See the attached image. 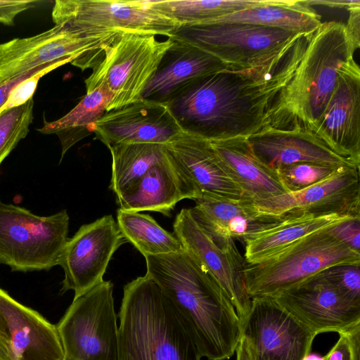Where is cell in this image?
<instances>
[{
    "label": "cell",
    "instance_id": "1",
    "mask_svg": "<svg viewBox=\"0 0 360 360\" xmlns=\"http://www.w3.org/2000/svg\"><path fill=\"white\" fill-rule=\"evenodd\" d=\"M307 42L250 69L228 68L200 77L166 105L182 131L209 141L249 137L268 125L274 100L291 79Z\"/></svg>",
    "mask_w": 360,
    "mask_h": 360
},
{
    "label": "cell",
    "instance_id": "2",
    "mask_svg": "<svg viewBox=\"0 0 360 360\" xmlns=\"http://www.w3.org/2000/svg\"><path fill=\"white\" fill-rule=\"evenodd\" d=\"M144 257L146 274L170 300L202 357H231L241 335L240 320L218 283L184 250Z\"/></svg>",
    "mask_w": 360,
    "mask_h": 360
},
{
    "label": "cell",
    "instance_id": "3",
    "mask_svg": "<svg viewBox=\"0 0 360 360\" xmlns=\"http://www.w3.org/2000/svg\"><path fill=\"white\" fill-rule=\"evenodd\" d=\"M118 318V360L202 358L179 313L147 274L124 286Z\"/></svg>",
    "mask_w": 360,
    "mask_h": 360
},
{
    "label": "cell",
    "instance_id": "4",
    "mask_svg": "<svg viewBox=\"0 0 360 360\" xmlns=\"http://www.w3.org/2000/svg\"><path fill=\"white\" fill-rule=\"evenodd\" d=\"M356 51L344 23L322 22L310 37L289 82L268 113V125L278 129L297 127L314 131L334 89L338 71Z\"/></svg>",
    "mask_w": 360,
    "mask_h": 360
},
{
    "label": "cell",
    "instance_id": "5",
    "mask_svg": "<svg viewBox=\"0 0 360 360\" xmlns=\"http://www.w3.org/2000/svg\"><path fill=\"white\" fill-rule=\"evenodd\" d=\"M328 228L301 238L264 261L245 262L244 280L250 297L274 298L330 266L360 264V253L329 234Z\"/></svg>",
    "mask_w": 360,
    "mask_h": 360
},
{
    "label": "cell",
    "instance_id": "6",
    "mask_svg": "<svg viewBox=\"0 0 360 360\" xmlns=\"http://www.w3.org/2000/svg\"><path fill=\"white\" fill-rule=\"evenodd\" d=\"M65 210L49 216L0 200V264L13 271L49 270L58 265L68 240Z\"/></svg>",
    "mask_w": 360,
    "mask_h": 360
},
{
    "label": "cell",
    "instance_id": "7",
    "mask_svg": "<svg viewBox=\"0 0 360 360\" xmlns=\"http://www.w3.org/2000/svg\"><path fill=\"white\" fill-rule=\"evenodd\" d=\"M173 40L155 35L120 32L103 49V56L85 79L86 93L104 84L112 94L106 112L141 99Z\"/></svg>",
    "mask_w": 360,
    "mask_h": 360
},
{
    "label": "cell",
    "instance_id": "8",
    "mask_svg": "<svg viewBox=\"0 0 360 360\" xmlns=\"http://www.w3.org/2000/svg\"><path fill=\"white\" fill-rule=\"evenodd\" d=\"M304 35L280 28L226 22L181 26L170 38L195 46L231 68L250 69L285 55Z\"/></svg>",
    "mask_w": 360,
    "mask_h": 360
},
{
    "label": "cell",
    "instance_id": "9",
    "mask_svg": "<svg viewBox=\"0 0 360 360\" xmlns=\"http://www.w3.org/2000/svg\"><path fill=\"white\" fill-rule=\"evenodd\" d=\"M52 20L84 36L124 32L169 38L181 27L155 9L150 0H56Z\"/></svg>",
    "mask_w": 360,
    "mask_h": 360
},
{
    "label": "cell",
    "instance_id": "10",
    "mask_svg": "<svg viewBox=\"0 0 360 360\" xmlns=\"http://www.w3.org/2000/svg\"><path fill=\"white\" fill-rule=\"evenodd\" d=\"M56 328L65 360H118L112 282L103 281L74 298Z\"/></svg>",
    "mask_w": 360,
    "mask_h": 360
},
{
    "label": "cell",
    "instance_id": "11",
    "mask_svg": "<svg viewBox=\"0 0 360 360\" xmlns=\"http://www.w3.org/2000/svg\"><path fill=\"white\" fill-rule=\"evenodd\" d=\"M119 33L84 36L55 25L37 35L1 44L0 84L50 63H70L82 71L94 68L101 60L104 48Z\"/></svg>",
    "mask_w": 360,
    "mask_h": 360
},
{
    "label": "cell",
    "instance_id": "12",
    "mask_svg": "<svg viewBox=\"0 0 360 360\" xmlns=\"http://www.w3.org/2000/svg\"><path fill=\"white\" fill-rule=\"evenodd\" d=\"M174 234L184 250L218 283L234 307L242 321L247 316L252 298L244 280L245 260L234 239L219 245L212 241L195 224L188 209L176 214Z\"/></svg>",
    "mask_w": 360,
    "mask_h": 360
},
{
    "label": "cell",
    "instance_id": "13",
    "mask_svg": "<svg viewBox=\"0 0 360 360\" xmlns=\"http://www.w3.org/2000/svg\"><path fill=\"white\" fill-rule=\"evenodd\" d=\"M127 242L112 215L82 225L68 238L58 263L64 271L60 295L72 290L76 298L103 282L112 256Z\"/></svg>",
    "mask_w": 360,
    "mask_h": 360
},
{
    "label": "cell",
    "instance_id": "14",
    "mask_svg": "<svg viewBox=\"0 0 360 360\" xmlns=\"http://www.w3.org/2000/svg\"><path fill=\"white\" fill-rule=\"evenodd\" d=\"M254 360H302L316 336L274 298H252L241 323Z\"/></svg>",
    "mask_w": 360,
    "mask_h": 360
},
{
    "label": "cell",
    "instance_id": "15",
    "mask_svg": "<svg viewBox=\"0 0 360 360\" xmlns=\"http://www.w3.org/2000/svg\"><path fill=\"white\" fill-rule=\"evenodd\" d=\"M248 201L259 212L271 215L360 216L359 168H340L326 179L303 190Z\"/></svg>",
    "mask_w": 360,
    "mask_h": 360
},
{
    "label": "cell",
    "instance_id": "16",
    "mask_svg": "<svg viewBox=\"0 0 360 360\" xmlns=\"http://www.w3.org/2000/svg\"><path fill=\"white\" fill-rule=\"evenodd\" d=\"M313 132L334 152L360 166V68L354 58L338 70L333 93Z\"/></svg>",
    "mask_w": 360,
    "mask_h": 360
},
{
    "label": "cell",
    "instance_id": "17",
    "mask_svg": "<svg viewBox=\"0 0 360 360\" xmlns=\"http://www.w3.org/2000/svg\"><path fill=\"white\" fill-rule=\"evenodd\" d=\"M274 299L316 335L360 323V307L344 297L321 272Z\"/></svg>",
    "mask_w": 360,
    "mask_h": 360
},
{
    "label": "cell",
    "instance_id": "18",
    "mask_svg": "<svg viewBox=\"0 0 360 360\" xmlns=\"http://www.w3.org/2000/svg\"><path fill=\"white\" fill-rule=\"evenodd\" d=\"M89 131L108 148L119 143L166 145L183 132L167 105L142 98L105 112Z\"/></svg>",
    "mask_w": 360,
    "mask_h": 360
},
{
    "label": "cell",
    "instance_id": "19",
    "mask_svg": "<svg viewBox=\"0 0 360 360\" xmlns=\"http://www.w3.org/2000/svg\"><path fill=\"white\" fill-rule=\"evenodd\" d=\"M252 151L269 167L309 162L336 169L357 167L350 160L330 149L315 134L301 127L278 129L266 126L248 137Z\"/></svg>",
    "mask_w": 360,
    "mask_h": 360
},
{
    "label": "cell",
    "instance_id": "20",
    "mask_svg": "<svg viewBox=\"0 0 360 360\" xmlns=\"http://www.w3.org/2000/svg\"><path fill=\"white\" fill-rule=\"evenodd\" d=\"M0 319L12 360H65L56 326L1 288Z\"/></svg>",
    "mask_w": 360,
    "mask_h": 360
},
{
    "label": "cell",
    "instance_id": "21",
    "mask_svg": "<svg viewBox=\"0 0 360 360\" xmlns=\"http://www.w3.org/2000/svg\"><path fill=\"white\" fill-rule=\"evenodd\" d=\"M188 209L199 228L215 243L229 239L244 241L251 236L273 228L289 217L271 215L257 211L248 200H232L210 194L193 200Z\"/></svg>",
    "mask_w": 360,
    "mask_h": 360
},
{
    "label": "cell",
    "instance_id": "22",
    "mask_svg": "<svg viewBox=\"0 0 360 360\" xmlns=\"http://www.w3.org/2000/svg\"><path fill=\"white\" fill-rule=\"evenodd\" d=\"M165 147L199 197L210 194L232 200L242 199L241 189L223 168L209 140L183 131Z\"/></svg>",
    "mask_w": 360,
    "mask_h": 360
},
{
    "label": "cell",
    "instance_id": "23",
    "mask_svg": "<svg viewBox=\"0 0 360 360\" xmlns=\"http://www.w3.org/2000/svg\"><path fill=\"white\" fill-rule=\"evenodd\" d=\"M172 40V44L147 84L142 99L166 105L192 81L219 70L233 68L195 46Z\"/></svg>",
    "mask_w": 360,
    "mask_h": 360
},
{
    "label": "cell",
    "instance_id": "24",
    "mask_svg": "<svg viewBox=\"0 0 360 360\" xmlns=\"http://www.w3.org/2000/svg\"><path fill=\"white\" fill-rule=\"evenodd\" d=\"M210 141L223 168L241 189L243 200H265L288 193L277 172L255 155L247 137Z\"/></svg>",
    "mask_w": 360,
    "mask_h": 360
},
{
    "label": "cell",
    "instance_id": "25",
    "mask_svg": "<svg viewBox=\"0 0 360 360\" xmlns=\"http://www.w3.org/2000/svg\"><path fill=\"white\" fill-rule=\"evenodd\" d=\"M198 197L168 153L166 160L151 167L117 202L124 210L156 212L169 217L178 202Z\"/></svg>",
    "mask_w": 360,
    "mask_h": 360
},
{
    "label": "cell",
    "instance_id": "26",
    "mask_svg": "<svg viewBox=\"0 0 360 360\" xmlns=\"http://www.w3.org/2000/svg\"><path fill=\"white\" fill-rule=\"evenodd\" d=\"M244 23L313 34L322 24L321 15L304 0H269L264 4L217 18L207 25Z\"/></svg>",
    "mask_w": 360,
    "mask_h": 360
},
{
    "label": "cell",
    "instance_id": "27",
    "mask_svg": "<svg viewBox=\"0 0 360 360\" xmlns=\"http://www.w3.org/2000/svg\"><path fill=\"white\" fill-rule=\"evenodd\" d=\"M350 217H353L331 214L289 217L273 228L246 238L244 240L245 260L249 264L264 261L301 238Z\"/></svg>",
    "mask_w": 360,
    "mask_h": 360
},
{
    "label": "cell",
    "instance_id": "28",
    "mask_svg": "<svg viewBox=\"0 0 360 360\" xmlns=\"http://www.w3.org/2000/svg\"><path fill=\"white\" fill-rule=\"evenodd\" d=\"M108 149L112 155L110 188L117 199L135 186L151 167L168 158L165 145L159 143H119Z\"/></svg>",
    "mask_w": 360,
    "mask_h": 360
},
{
    "label": "cell",
    "instance_id": "29",
    "mask_svg": "<svg viewBox=\"0 0 360 360\" xmlns=\"http://www.w3.org/2000/svg\"><path fill=\"white\" fill-rule=\"evenodd\" d=\"M112 94L103 83L97 85L91 91L86 93L79 103L61 118L46 122L39 129L42 134H58L60 137L71 131L63 141L60 161L68 150L84 137L82 131L89 128L105 112L112 101Z\"/></svg>",
    "mask_w": 360,
    "mask_h": 360
},
{
    "label": "cell",
    "instance_id": "30",
    "mask_svg": "<svg viewBox=\"0 0 360 360\" xmlns=\"http://www.w3.org/2000/svg\"><path fill=\"white\" fill-rule=\"evenodd\" d=\"M117 224L127 242L131 243L143 257L183 250L176 236L162 228L148 214L119 208Z\"/></svg>",
    "mask_w": 360,
    "mask_h": 360
},
{
    "label": "cell",
    "instance_id": "31",
    "mask_svg": "<svg viewBox=\"0 0 360 360\" xmlns=\"http://www.w3.org/2000/svg\"><path fill=\"white\" fill-rule=\"evenodd\" d=\"M269 0H150L152 6L181 26L207 25L221 16L262 5Z\"/></svg>",
    "mask_w": 360,
    "mask_h": 360
},
{
    "label": "cell",
    "instance_id": "32",
    "mask_svg": "<svg viewBox=\"0 0 360 360\" xmlns=\"http://www.w3.org/2000/svg\"><path fill=\"white\" fill-rule=\"evenodd\" d=\"M33 97L0 113V165L29 132L33 120Z\"/></svg>",
    "mask_w": 360,
    "mask_h": 360
},
{
    "label": "cell",
    "instance_id": "33",
    "mask_svg": "<svg viewBox=\"0 0 360 360\" xmlns=\"http://www.w3.org/2000/svg\"><path fill=\"white\" fill-rule=\"evenodd\" d=\"M338 169L314 163L299 162L281 167L276 172L282 184L290 193L313 186L329 177Z\"/></svg>",
    "mask_w": 360,
    "mask_h": 360
},
{
    "label": "cell",
    "instance_id": "34",
    "mask_svg": "<svg viewBox=\"0 0 360 360\" xmlns=\"http://www.w3.org/2000/svg\"><path fill=\"white\" fill-rule=\"evenodd\" d=\"M321 274L344 297L360 307V264L335 265Z\"/></svg>",
    "mask_w": 360,
    "mask_h": 360
},
{
    "label": "cell",
    "instance_id": "35",
    "mask_svg": "<svg viewBox=\"0 0 360 360\" xmlns=\"http://www.w3.org/2000/svg\"><path fill=\"white\" fill-rule=\"evenodd\" d=\"M339 335L335 345L324 356L325 360H360V323Z\"/></svg>",
    "mask_w": 360,
    "mask_h": 360
},
{
    "label": "cell",
    "instance_id": "36",
    "mask_svg": "<svg viewBox=\"0 0 360 360\" xmlns=\"http://www.w3.org/2000/svg\"><path fill=\"white\" fill-rule=\"evenodd\" d=\"M327 231L349 248L360 253V216L345 219L328 227Z\"/></svg>",
    "mask_w": 360,
    "mask_h": 360
},
{
    "label": "cell",
    "instance_id": "37",
    "mask_svg": "<svg viewBox=\"0 0 360 360\" xmlns=\"http://www.w3.org/2000/svg\"><path fill=\"white\" fill-rule=\"evenodd\" d=\"M59 67H60L59 65L49 67L18 85L11 93L5 105L0 109V113L8 108L25 103L30 98L33 97L40 78Z\"/></svg>",
    "mask_w": 360,
    "mask_h": 360
},
{
    "label": "cell",
    "instance_id": "38",
    "mask_svg": "<svg viewBox=\"0 0 360 360\" xmlns=\"http://www.w3.org/2000/svg\"><path fill=\"white\" fill-rule=\"evenodd\" d=\"M66 64L65 62H56L44 64L29 70L23 74L10 78L0 84V109L5 105L12 91L20 83L37 75L44 70L55 65L60 66Z\"/></svg>",
    "mask_w": 360,
    "mask_h": 360
},
{
    "label": "cell",
    "instance_id": "39",
    "mask_svg": "<svg viewBox=\"0 0 360 360\" xmlns=\"http://www.w3.org/2000/svg\"><path fill=\"white\" fill-rule=\"evenodd\" d=\"M41 1L36 0L0 1V22L11 25L20 13L34 8Z\"/></svg>",
    "mask_w": 360,
    "mask_h": 360
},
{
    "label": "cell",
    "instance_id": "40",
    "mask_svg": "<svg viewBox=\"0 0 360 360\" xmlns=\"http://www.w3.org/2000/svg\"><path fill=\"white\" fill-rule=\"evenodd\" d=\"M347 24H345L346 34L352 47L356 51L360 46V5L349 9Z\"/></svg>",
    "mask_w": 360,
    "mask_h": 360
},
{
    "label": "cell",
    "instance_id": "41",
    "mask_svg": "<svg viewBox=\"0 0 360 360\" xmlns=\"http://www.w3.org/2000/svg\"><path fill=\"white\" fill-rule=\"evenodd\" d=\"M310 6H323L330 8H345L360 5L359 0H304Z\"/></svg>",
    "mask_w": 360,
    "mask_h": 360
},
{
    "label": "cell",
    "instance_id": "42",
    "mask_svg": "<svg viewBox=\"0 0 360 360\" xmlns=\"http://www.w3.org/2000/svg\"><path fill=\"white\" fill-rule=\"evenodd\" d=\"M236 360H254L248 340L241 334L236 349Z\"/></svg>",
    "mask_w": 360,
    "mask_h": 360
},
{
    "label": "cell",
    "instance_id": "43",
    "mask_svg": "<svg viewBox=\"0 0 360 360\" xmlns=\"http://www.w3.org/2000/svg\"><path fill=\"white\" fill-rule=\"evenodd\" d=\"M0 360H12L6 342L0 339Z\"/></svg>",
    "mask_w": 360,
    "mask_h": 360
},
{
    "label": "cell",
    "instance_id": "44",
    "mask_svg": "<svg viewBox=\"0 0 360 360\" xmlns=\"http://www.w3.org/2000/svg\"><path fill=\"white\" fill-rule=\"evenodd\" d=\"M302 360H325L324 356L317 353H308Z\"/></svg>",
    "mask_w": 360,
    "mask_h": 360
},
{
    "label": "cell",
    "instance_id": "45",
    "mask_svg": "<svg viewBox=\"0 0 360 360\" xmlns=\"http://www.w3.org/2000/svg\"><path fill=\"white\" fill-rule=\"evenodd\" d=\"M8 335L6 333L5 326L3 323V321H1V319H0V339L6 342L8 344Z\"/></svg>",
    "mask_w": 360,
    "mask_h": 360
}]
</instances>
